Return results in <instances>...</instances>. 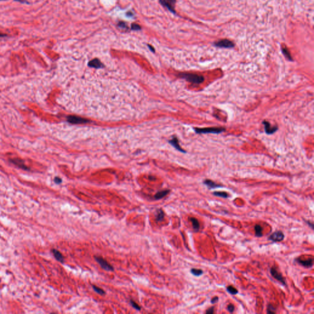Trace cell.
I'll return each mask as SVG.
<instances>
[{"label":"cell","instance_id":"cell-30","mask_svg":"<svg viewBox=\"0 0 314 314\" xmlns=\"http://www.w3.org/2000/svg\"><path fill=\"white\" fill-rule=\"evenodd\" d=\"M54 182L57 184H60L62 182V179L58 177H55L54 178Z\"/></svg>","mask_w":314,"mask_h":314},{"label":"cell","instance_id":"cell-21","mask_svg":"<svg viewBox=\"0 0 314 314\" xmlns=\"http://www.w3.org/2000/svg\"><path fill=\"white\" fill-rule=\"evenodd\" d=\"M226 290H227V291L228 292V293H230V294H231L232 295H236V294L238 293V290L236 288H234L233 286H232V285H230L228 286H227Z\"/></svg>","mask_w":314,"mask_h":314},{"label":"cell","instance_id":"cell-22","mask_svg":"<svg viewBox=\"0 0 314 314\" xmlns=\"http://www.w3.org/2000/svg\"><path fill=\"white\" fill-rule=\"evenodd\" d=\"M164 216H165V214H164L163 211L161 209H159V210H158V211H157V215H156V220L158 221H161V220H162L164 219Z\"/></svg>","mask_w":314,"mask_h":314},{"label":"cell","instance_id":"cell-33","mask_svg":"<svg viewBox=\"0 0 314 314\" xmlns=\"http://www.w3.org/2000/svg\"><path fill=\"white\" fill-rule=\"evenodd\" d=\"M148 47H149V48H150V50L151 52H155V49H154V48L152 47V46H150V45H148Z\"/></svg>","mask_w":314,"mask_h":314},{"label":"cell","instance_id":"cell-27","mask_svg":"<svg viewBox=\"0 0 314 314\" xmlns=\"http://www.w3.org/2000/svg\"><path fill=\"white\" fill-rule=\"evenodd\" d=\"M267 313H275V307L272 306L271 304H269L268 309H267Z\"/></svg>","mask_w":314,"mask_h":314},{"label":"cell","instance_id":"cell-13","mask_svg":"<svg viewBox=\"0 0 314 314\" xmlns=\"http://www.w3.org/2000/svg\"><path fill=\"white\" fill-rule=\"evenodd\" d=\"M204 185H205L206 186L208 187L209 188H219V187H221V185H220V184H218V183H216L215 182H214L212 180H210V179H205L204 181L203 182Z\"/></svg>","mask_w":314,"mask_h":314},{"label":"cell","instance_id":"cell-15","mask_svg":"<svg viewBox=\"0 0 314 314\" xmlns=\"http://www.w3.org/2000/svg\"><path fill=\"white\" fill-rule=\"evenodd\" d=\"M52 252L53 254L54 257H55L57 259V261L61 262V263L64 262V258H63V257L62 255V254L60 252H59L58 250H56V249H52Z\"/></svg>","mask_w":314,"mask_h":314},{"label":"cell","instance_id":"cell-10","mask_svg":"<svg viewBox=\"0 0 314 314\" xmlns=\"http://www.w3.org/2000/svg\"><path fill=\"white\" fill-rule=\"evenodd\" d=\"M263 124L264 126V131L267 134H273L277 131V127H272L270 123L266 120H264L263 122Z\"/></svg>","mask_w":314,"mask_h":314},{"label":"cell","instance_id":"cell-32","mask_svg":"<svg viewBox=\"0 0 314 314\" xmlns=\"http://www.w3.org/2000/svg\"><path fill=\"white\" fill-rule=\"evenodd\" d=\"M218 301H219V297L215 296V297H213L212 299H211L210 302H211V303H212V304H215V303H216Z\"/></svg>","mask_w":314,"mask_h":314},{"label":"cell","instance_id":"cell-35","mask_svg":"<svg viewBox=\"0 0 314 314\" xmlns=\"http://www.w3.org/2000/svg\"><path fill=\"white\" fill-rule=\"evenodd\" d=\"M307 223H308V225H310V226H311V228H312L313 229V223H311V222H310V221H307Z\"/></svg>","mask_w":314,"mask_h":314},{"label":"cell","instance_id":"cell-7","mask_svg":"<svg viewBox=\"0 0 314 314\" xmlns=\"http://www.w3.org/2000/svg\"><path fill=\"white\" fill-rule=\"evenodd\" d=\"M9 161L10 162V163H12L14 165H15L16 166H17L18 167H19V168H20V169H22L25 170V171L30 170L29 167L25 165V161L23 160L20 159V158H15L9 159Z\"/></svg>","mask_w":314,"mask_h":314},{"label":"cell","instance_id":"cell-29","mask_svg":"<svg viewBox=\"0 0 314 314\" xmlns=\"http://www.w3.org/2000/svg\"><path fill=\"white\" fill-rule=\"evenodd\" d=\"M234 308H235L233 304H229V305L228 306V307H227V309H228V311L230 312H231V313H232V312H234Z\"/></svg>","mask_w":314,"mask_h":314},{"label":"cell","instance_id":"cell-25","mask_svg":"<svg viewBox=\"0 0 314 314\" xmlns=\"http://www.w3.org/2000/svg\"><path fill=\"white\" fill-rule=\"evenodd\" d=\"M92 286H93V290L96 292L97 293H98L100 295H102L105 294V291L102 289H101V288H99V287H98V286H96L95 285H93Z\"/></svg>","mask_w":314,"mask_h":314},{"label":"cell","instance_id":"cell-9","mask_svg":"<svg viewBox=\"0 0 314 314\" xmlns=\"http://www.w3.org/2000/svg\"><path fill=\"white\" fill-rule=\"evenodd\" d=\"M285 237L284 234L280 231H277L274 232L269 237V239L273 242H280L283 241Z\"/></svg>","mask_w":314,"mask_h":314},{"label":"cell","instance_id":"cell-1","mask_svg":"<svg viewBox=\"0 0 314 314\" xmlns=\"http://www.w3.org/2000/svg\"><path fill=\"white\" fill-rule=\"evenodd\" d=\"M179 76L194 84H200L203 82L204 80V77L203 75L193 73H181Z\"/></svg>","mask_w":314,"mask_h":314},{"label":"cell","instance_id":"cell-6","mask_svg":"<svg viewBox=\"0 0 314 314\" xmlns=\"http://www.w3.org/2000/svg\"><path fill=\"white\" fill-rule=\"evenodd\" d=\"M270 274H271L272 276L274 278H275L276 280H278L279 281H280V282L283 285H286V281H285V278L283 277L282 275H281V274L278 271V270L276 269L275 268L273 267V268H270Z\"/></svg>","mask_w":314,"mask_h":314},{"label":"cell","instance_id":"cell-12","mask_svg":"<svg viewBox=\"0 0 314 314\" xmlns=\"http://www.w3.org/2000/svg\"><path fill=\"white\" fill-rule=\"evenodd\" d=\"M169 143L173 146V147H174L177 150L181 151V152L182 153H186V151L184 150L181 147L179 143H178V139L176 137H174L171 140H169Z\"/></svg>","mask_w":314,"mask_h":314},{"label":"cell","instance_id":"cell-18","mask_svg":"<svg viewBox=\"0 0 314 314\" xmlns=\"http://www.w3.org/2000/svg\"><path fill=\"white\" fill-rule=\"evenodd\" d=\"M281 52H282L284 55L285 56V57L288 59V60L289 61H293V58H292L291 56V54L290 53V52L288 51V50L286 48V47H284V48H281Z\"/></svg>","mask_w":314,"mask_h":314},{"label":"cell","instance_id":"cell-3","mask_svg":"<svg viewBox=\"0 0 314 314\" xmlns=\"http://www.w3.org/2000/svg\"><path fill=\"white\" fill-rule=\"evenodd\" d=\"M159 3L171 12L173 14L176 13L175 10L176 0H159Z\"/></svg>","mask_w":314,"mask_h":314},{"label":"cell","instance_id":"cell-17","mask_svg":"<svg viewBox=\"0 0 314 314\" xmlns=\"http://www.w3.org/2000/svg\"><path fill=\"white\" fill-rule=\"evenodd\" d=\"M169 192H170L169 190H163L161 192H158L155 194L154 197L156 199H160L161 198H164L165 196H166Z\"/></svg>","mask_w":314,"mask_h":314},{"label":"cell","instance_id":"cell-34","mask_svg":"<svg viewBox=\"0 0 314 314\" xmlns=\"http://www.w3.org/2000/svg\"><path fill=\"white\" fill-rule=\"evenodd\" d=\"M8 35L6 34H4V33H0V37H6Z\"/></svg>","mask_w":314,"mask_h":314},{"label":"cell","instance_id":"cell-11","mask_svg":"<svg viewBox=\"0 0 314 314\" xmlns=\"http://www.w3.org/2000/svg\"><path fill=\"white\" fill-rule=\"evenodd\" d=\"M88 65L91 68H94L96 69L104 67L103 64H102V63L98 58H95L93 59H92V60H91L90 62H89V63H88Z\"/></svg>","mask_w":314,"mask_h":314},{"label":"cell","instance_id":"cell-24","mask_svg":"<svg viewBox=\"0 0 314 314\" xmlns=\"http://www.w3.org/2000/svg\"><path fill=\"white\" fill-rule=\"evenodd\" d=\"M117 26L120 29H123L124 30H128V26L127 24L125 22H124V21H119L117 24Z\"/></svg>","mask_w":314,"mask_h":314},{"label":"cell","instance_id":"cell-14","mask_svg":"<svg viewBox=\"0 0 314 314\" xmlns=\"http://www.w3.org/2000/svg\"><path fill=\"white\" fill-rule=\"evenodd\" d=\"M296 261L297 263L301 264L302 266L306 268H311L313 266V259H308L307 260H301V259H297Z\"/></svg>","mask_w":314,"mask_h":314},{"label":"cell","instance_id":"cell-20","mask_svg":"<svg viewBox=\"0 0 314 314\" xmlns=\"http://www.w3.org/2000/svg\"><path fill=\"white\" fill-rule=\"evenodd\" d=\"M255 236L257 237H261L263 235V228L259 225H256L255 226Z\"/></svg>","mask_w":314,"mask_h":314},{"label":"cell","instance_id":"cell-19","mask_svg":"<svg viewBox=\"0 0 314 314\" xmlns=\"http://www.w3.org/2000/svg\"><path fill=\"white\" fill-rule=\"evenodd\" d=\"M213 194L215 196L221 197L223 198H229V194L225 192H214L213 193Z\"/></svg>","mask_w":314,"mask_h":314},{"label":"cell","instance_id":"cell-36","mask_svg":"<svg viewBox=\"0 0 314 314\" xmlns=\"http://www.w3.org/2000/svg\"><path fill=\"white\" fill-rule=\"evenodd\" d=\"M0 1H5V0H0Z\"/></svg>","mask_w":314,"mask_h":314},{"label":"cell","instance_id":"cell-2","mask_svg":"<svg viewBox=\"0 0 314 314\" xmlns=\"http://www.w3.org/2000/svg\"><path fill=\"white\" fill-rule=\"evenodd\" d=\"M194 130L197 134H219L225 131L223 127H207V128H194Z\"/></svg>","mask_w":314,"mask_h":314},{"label":"cell","instance_id":"cell-8","mask_svg":"<svg viewBox=\"0 0 314 314\" xmlns=\"http://www.w3.org/2000/svg\"><path fill=\"white\" fill-rule=\"evenodd\" d=\"M67 120L68 122L71 123L72 124H82V123H86L89 122V121L86 120L85 118L79 117L77 116H70L67 117Z\"/></svg>","mask_w":314,"mask_h":314},{"label":"cell","instance_id":"cell-23","mask_svg":"<svg viewBox=\"0 0 314 314\" xmlns=\"http://www.w3.org/2000/svg\"><path fill=\"white\" fill-rule=\"evenodd\" d=\"M191 273L193 275H194V276H198H198L201 275L203 274V270H201V269L192 268L191 269Z\"/></svg>","mask_w":314,"mask_h":314},{"label":"cell","instance_id":"cell-5","mask_svg":"<svg viewBox=\"0 0 314 314\" xmlns=\"http://www.w3.org/2000/svg\"><path fill=\"white\" fill-rule=\"evenodd\" d=\"M95 259L102 269L108 270V271H113V268L104 259L99 257H95Z\"/></svg>","mask_w":314,"mask_h":314},{"label":"cell","instance_id":"cell-26","mask_svg":"<svg viewBox=\"0 0 314 314\" xmlns=\"http://www.w3.org/2000/svg\"><path fill=\"white\" fill-rule=\"evenodd\" d=\"M131 29L133 31H139L141 30V26L137 24H132L131 25Z\"/></svg>","mask_w":314,"mask_h":314},{"label":"cell","instance_id":"cell-16","mask_svg":"<svg viewBox=\"0 0 314 314\" xmlns=\"http://www.w3.org/2000/svg\"><path fill=\"white\" fill-rule=\"evenodd\" d=\"M190 220L191 221V223H192L193 228L194 230V231H198L200 229V224L198 220L194 217L190 218Z\"/></svg>","mask_w":314,"mask_h":314},{"label":"cell","instance_id":"cell-31","mask_svg":"<svg viewBox=\"0 0 314 314\" xmlns=\"http://www.w3.org/2000/svg\"><path fill=\"white\" fill-rule=\"evenodd\" d=\"M205 313H206L207 314H213L214 313V307H212L209 308V309H207Z\"/></svg>","mask_w":314,"mask_h":314},{"label":"cell","instance_id":"cell-28","mask_svg":"<svg viewBox=\"0 0 314 314\" xmlns=\"http://www.w3.org/2000/svg\"><path fill=\"white\" fill-rule=\"evenodd\" d=\"M130 303H131V306H132L134 308H135V309H136V310H138V311H140V307L139 306L136 304V302H134V301H132V300H131V301H130Z\"/></svg>","mask_w":314,"mask_h":314},{"label":"cell","instance_id":"cell-4","mask_svg":"<svg viewBox=\"0 0 314 314\" xmlns=\"http://www.w3.org/2000/svg\"><path fill=\"white\" fill-rule=\"evenodd\" d=\"M214 46L216 47L225 48H231L234 47L235 46L233 42L227 39H224L222 40H220L217 42H215Z\"/></svg>","mask_w":314,"mask_h":314}]
</instances>
